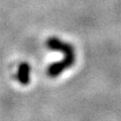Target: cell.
Here are the masks:
<instances>
[{"instance_id": "6da1fadb", "label": "cell", "mask_w": 121, "mask_h": 121, "mask_svg": "<svg viewBox=\"0 0 121 121\" xmlns=\"http://www.w3.org/2000/svg\"><path fill=\"white\" fill-rule=\"evenodd\" d=\"M28 66L27 64H21V66L18 71V80H19L22 84H27L28 82Z\"/></svg>"}]
</instances>
